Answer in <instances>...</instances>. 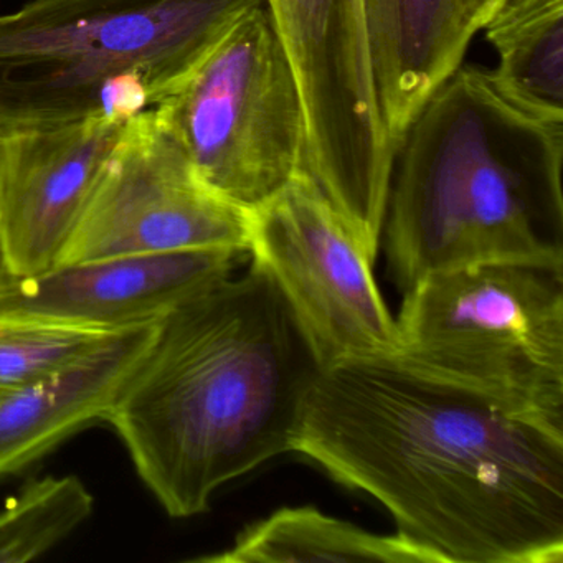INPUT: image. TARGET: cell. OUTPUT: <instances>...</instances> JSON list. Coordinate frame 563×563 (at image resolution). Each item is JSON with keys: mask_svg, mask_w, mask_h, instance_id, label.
<instances>
[{"mask_svg": "<svg viewBox=\"0 0 563 563\" xmlns=\"http://www.w3.org/2000/svg\"><path fill=\"white\" fill-rule=\"evenodd\" d=\"M291 453L443 563L563 562V440L395 357L322 368Z\"/></svg>", "mask_w": 563, "mask_h": 563, "instance_id": "cell-1", "label": "cell"}, {"mask_svg": "<svg viewBox=\"0 0 563 563\" xmlns=\"http://www.w3.org/2000/svg\"><path fill=\"white\" fill-rule=\"evenodd\" d=\"M322 367L275 283L252 262L161 319L104 423L174 519L291 453Z\"/></svg>", "mask_w": 563, "mask_h": 563, "instance_id": "cell-2", "label": "cell"}, {"mask_svg": "<svg viewBox=\"0 0 563 563\" xmlns=\"http://www.w3.org/2000/svg\"><path fill=\"white\" fill-rule=\"evenodd\" d=\"M563 118L460 67L394 151L382 239L400 291L496 263L563 272Z\"/></svg>", "mask_w": 563, "mask_h": 563, "instance_id": "cell-3", "label": "cell"}, {"mask_svg": "<svg viewBox=\"0 0 563 563\" xmlns=\"http://www.w3.org/2000/svg\"><path fill=\"white\" fill-rule=\"evenodd\" d=\"M265 0H31L0 15V117L130 121Z\"/></svg>", "mask_w": 563, "mask_h": 563, "instance_id": "cell-4", "label": "cell"}, {"mask_svg": "<svg viewBox=\"0 0 563 563\" xmlns=\"http://www.w3.org/2000/svg\"><path fill=\"white\" fill-rule=\"evenodd\" d=\"M395 358L563 440V272L473 266L404 292Z\"/></svg>", "mask_w": 563, "mask_h": 563, "instance_id": "cell-5", "label": "cell"}, {"mask_svg": "<svg viewBox=\"0 0 563 563\" xmlns=\"http://www.w3.org/2000/svg\"><path fill=\"white\" fill-rule=\"evenodd\" d=\"M156 110L203 186L243 212L308 170L301 88L266 4L246 12Z\"/></svg>", "mask_w": 563, "mask_h": 563, "instance_id": "cell-6", "label": "cell"}, {"mask_svg": "<svg viewBox=\"0 0 563 563\" xmlns=\"http://www.w3.org/2000/svg\"><path fill=\"white\" fill-rule=\"evenodd\" d=\"M249 253L275 283L322 368L398 354L397 319L375 282V258L309 170L250 213Z\"/></svg>", "mask_w": 563, "mask_h": 563, "instance_id": "cell-7", "label": "cell"}, {"mask_svg": "<svg viewBox=\"0 0 563 563\" xmlns=\"http://www.w3.org/2000/svg\"><path fill=\"white\" fill-rule=\"evenodd\" d=\"M249 245L250 213L203 186L153 108L124 124L55 266L194 250L245 255Z\"/></svg>", "mask_w": 563, "mask_h": 563, "instance_id": "cell-8", "label": "cell"}, {"mask_svg": "<svg viewBox=\"0 0 563 563\" xmlns=\"http://www.w3.org/2000/svg\"><path fill=\"white\" fill-rule=\"evenodd\" d=\"M126 123L0 117V275L57 265Z\"/></svg>", "mask_w": 563, "mask_h": 563, "instance_id": "cell-9", "label": "cell"}, {"mask_svg": "<svg viewBox=\"0 0 563 563\" xmlns=\"http://www.w3.org/2000/svg\"><path fill=\"white\" fill-rule=\"evenodd\" d=\"M239 253L222 250L114 256L58 265L32 276L0 275V318L120 331L161 321L232 275Z\"/></svg>", "mask_w": 563, "mask_h": 563, "instance_id": "cell-10", "label": "cell"}, {"mask_svg": "<svg viewBox=\"0 0 563 563\" xmlns=\"http://www.w3.org/2000/svg\"><path fill=\"white\" fill-rule=\"evenodd\" d=\"M159 322L120 329L55 374L0 394V477L19 473L67 438L107 420L154 344Z\"/></svg>", "mask_w": 563, "mask_h": 563, "instance_id": "cell-11", "label": "cell"}, {"mask_svg": "<svg viewBox=\"0 0 563 563\" xmlns=\"http://www.w3.org/2000/svg\"><path fill=\"white\" fill-rule=\"evenodd\" d=\"M365 15L378 108L395 151L477 32L463 0H365Z\"/></svg>", "mask_w": 563, "mask_h": 563, "instance_id": "cell-12", "label": "cell"}, {"mask_svg": "<svg viewBox=\"0 0 563 563\" xmlns=\"http://www.w3.org/2000/svg\"><path fill=\"white\" fill-rule=\"evenodd\" d=\"M203 563H443L440 555L401 533H375L312 506L283 507L246 527L232 547Z\"/></svg>", "mask_w": 563, "mask_h": 563, "instance_id": "cell-13", "label": "cell"}, {"mask_svg": "<svg viewBox=\"0 0 563 563\" xmlns=\"http://www.w3.org/2000/svg\"><path fill=\"white\" fill-rule=\"evenodd\" d=\"M500 87L539 113L563 118V0H504L486 22Z\"/></svg>", "mask_w": 563, "mask_h": 563, "instance_id": "cell-14", "label": "cell"}, {"mask_svg": "<svg viewBox=\"0 0 563 563\" xmlns=\"http://www.w3.org/2000/svg\"><path fill=\"white\" fill-rule=\"evenodd\" d=\"M93 510V494L80 477L31 481L0 510V563L38 559L90 519Z\"/></svg>", "mask_w": 563, "mask_h": 563, "instance_id": "cell-15", "label": "cell"}, {"mask_svg": "<svg viewBox=\"0 0 563 563\" xmlns=\"http://www.w3.org/2000/svg\"><path fill=\"white\" fill-rule=\"evenodd\" d=\"M113 332L65 322L0 318V394L55 374Z\"/></svg>", "mask_w": 563, "mask_h": 563, "instance_id": "cell-16", "label": "cell"}, {"mask_svg": "<svg viewBox=\"0 0 563 563\" xmlns=\"http://www.w3.org/2000/svg\"><path fill=\"white\" fill-rule=\"evenodd\" d=\"M466 11L471 21L477 29H483L484 24L493 18L494 12L504 4V0H464Z\"/></svg>", "mask_w": 563, "mask_h": 563, "instance_id": "cell-17", "label": "cell"}]
</instances>
